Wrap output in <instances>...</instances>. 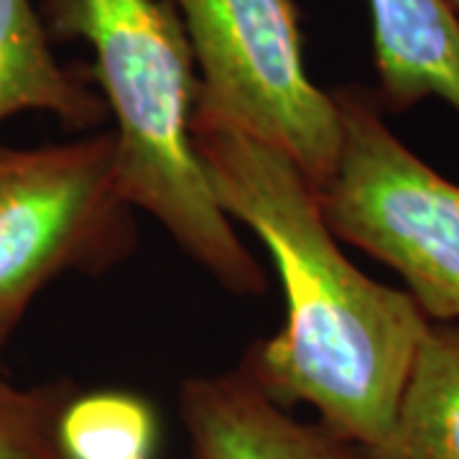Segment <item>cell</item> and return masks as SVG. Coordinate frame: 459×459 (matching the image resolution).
Segmentation results:
<instances>
[{"label": "cell", "mask_w": 459, "mask_h": 459, "mask_svg": "<svg viewBox=\"0 0 459 459\" xmlns=\"http://www.w3.org/2000/svg\"><path fill=\"white\" fill-rule=\"evenodd\" d=\"M449 5H452V11L459 16V0H449Z\"/></svg>", "instance_id": "7c38bea8"}, {"label": "cell", "mask_w": 459, "mask_h": 459, "mask_svg": "<svg viewBox=\"0 0 459 459\" xmlns=\"http://www.w3.org/2000/svg\"><path fill=\"white\" fill-rule=\"evenodd\" d=\"M26 110L56 115L69 128L98 126L108 113L82 77L54 59L31 0H0V123Z\"/></svg>", "instance_id": "9c48e42d"}, {"label": "cell", "mask_w": 459, "mask_h": 459, "mask_svg": "<svg viewBox=\"0 0 459 459\" xmlns=\"http://www.w3.org/2000/svg\"><path fill=\"white\" fill-rule=\"evenodd\" d=\"M334 95L342 146L319 192L329 228L395 271L429 322H459V184L416 156L368 92Z\"/></svg>", "instance_id": "277c9868"}, {"label": "cell", "mask_w": 459, "mask_h": 459, "mask_svg": "<svg viewBox=\"0 0 459 459\" xmlns=\"http://www.w3.org/2000/svg\"><path fill=\"white\" fill-rule=\"evenodd\" d=\"M113 133L41 148L0 146V322L66 271H102L135 246Z\"/></svg>", "instance_id": "5b68a950"}, {"label": "cell", "mask_w": 459, "mask_h": 459, "mask_svg": "<svg viewBox=\"0 0 459 459\" xmlns=\"http://www.w3.org/2000/svg\"><path fill=\"white\" fill-rule=\"evenodd\" d=\"M380 98L394 110L442 100L459 113V16L449 0H368Z\"/></svg>", "instance_id": "52a82bcc"}, {"label": "cell", "mask_w": 459, "mask_h": 459, "mask_svg": "<svg viewBox=\"0 0 459 459\" xmlns=\"http://www.w3.org/2000/svg\"><path fill=\"white\" fill-rule=\"evenodd\" d=\"M195 148L220 207L258 235L283 286V327L253 347L243 370L281 406L309 403L344 444H376L427 314L409 291L377 283L344 255L319 189L283 151L204 120H195Z\"/></svg>", "instance_id": "6da1fadb"}, {"label": "cell", "mask_w": 459, "mask_h": 459, "mask_svg": "<svg viewBox=\"0 0 459 459\" xmlns=\"http://www.w3.org/2000/svg\"><path fill=\"white\" fill-rule=\"evenodd\" d=\"M355 459H459V322H429L391 427Z\"/></svg>", "instance_id": "ba28073f"}, {"label": "cell", "mask_w": 459, "mask_h": 459, "mask_svg": "<svg viewBox=\"0 0 459 459\" xmlns=\"http://www.w3.org/2000/svg\"><path fill=\"white\" fill-rule=\"evenodd\" d=\"M179 413L192 459H355L350 444L296 421L243 368L189 377Z\"/></svg>", "instance_id": "8992f818"}, {"label": "cell", "mask_w": 459, "mask_h": 459, "mask_svg": "<svg viewBox=\"0 0 459 459\" xmlns=\"http://www.w3.org/2000/svg\"><path fill=\"white\" fill-rule=\"evenodd\" d=\"M13 327L0 322V355ZM66 401L62 385L18 388L0 368V459H62L56 421Z\"/></svg>", "instance_id": "8fae6325"}, {"label": "cell", "mask_w": 459, "mask_h": 459, "mask_svg": "<svg viewBox=\"0 0 459 459\" xmlns=\"http://www.w3.org/2000/svg\"><path fill=\"white\" fill-rule=\"evenodd\" d=\"M156 439V411L123 391L69 395L56 421L62 459H148Z\"/></svg>", "instance_id": "30bf717a"}, {"label": "cell", "mask_w": 459, "mask_h": 459, "mask_svg": "<svg viewBox=\"0 0 459 459\" xmlns=\"http://www.w3.org/2000/svg\"><path fill=\"white\" fill-rule=\"evenodd\" d=\"M179 16L195 69V120L283 151L322 192L342 146L337 95L304 66L291 0H164Z\"/></svg>", "instance_id": "3957f363"}, {"label": "cell", "mask_w": 459, "mask_h": 459, "mask_svg": "<svg viewBox=\"0 0 459 459\" xmlns=\"http://www.w3.org/2000/svg\"><path fill=\"white\" fill-rule=\"evenodd\" d=\"M44 26L80 39L115 120L117 179L131 207L235 294H263L265 273L214 197L195 148L197 69L177 11L164 0H47Z\"/></svg>", "instance_id": "7a4b0ae2"}]
</instances>
